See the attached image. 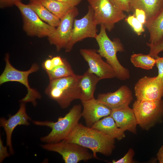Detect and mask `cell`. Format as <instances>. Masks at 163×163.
I'll use <instances>...</instances> for the list:
<instances>
[{"instance_id": "obj_1", "label": "cell", "mask_w": 163, "mask_h": 163, "mask_svg": "<svg viewBox=\"0 0 163 163\" xmlns=\"http://www.w3.org/2000/svg\"><path fill=\"white\" fill-rule=\"evenodd\" d=\"M115 139L97 129L79 123L65 139L88 149L92 152L94 158L98 159L97 153L106 156L110 155L115 148Z\"/></svg>"}, {"instance_id": "obj_2", "label": "cell", "mask_w": 163, "mask_h": 163, "mask_svg": "<svg viewBox=\"0 0 163 163\" xmlns=\"http://www.w3.org/2000/svg\"><path fill=\"white\" fill-rule=\"evenodd\" d=\"M82 110L81 105H75L64 117H59L56 122L33 121V123L36 125L47 126L51 129L47 135L40 138V141L45 143H50L65 139L79 123L82 117Z\"/></svg>"}, {"instance_id": "obj_3", "label": "cell", "mask_w": 163, "mask_h": 163, "mask_svg": "<svg viewBox=\"0 0 163 163\" xmlns=\"http://www.w3.org/2000/svg\"><path fill=\"white\" fill-rule=\"evenodd\" d=\"M99 46L97 52L113 68L116 74V77L121 80L129 78V70L123 66L117 58L118 52L124 51L123 45L120 40L118 38L111 40L108 36L106 29L104 25H100L99 34L94 38Z\"/></svg>"}, {"instance_id": "obj_4", "label": "cell", "mask_w": 163, "mask_h": 163, "mask_svg": "<svg viewBox=\"0 0 163 163\" xmlns=\"http://www.w3.org/2000/svg\"><path fill=\"white\" fill-rule=\"evenodd\" d=\"M81 75H74L50 81L45 92L62 109H66L73 101L80 100L79 82Z\"/></svg>"}, {"instance_id": "obj_5", "label": "cell", "mask_w": 163, "mask_h": 163, "mask_svg": "<svg viewBox=\"0 0 163 163\" xmlns=\"http://www.w3.org/2000/svg\"><path fill=\"white\" fill-rule=\"evenodd\" d=\"M5 60V66L4 69L0 76V85L9 82H17L24 85L27 90L26 96L20 101L21 103L31 102L33 106L37 104L36 100L41 98L40 93L35 89L31 88L29 85L28 77L29 75L38 71V65L34 63L30 69L27 71H20L15 69L10 63L9 55L6 54Z\"/></svg>"}, {"instance_id": "obj_6", "label": "cell", "mask_w": 163, "mask_h": 163, "mask_svg": "<svg viewBox=\"0 0 163 163\" xmlns=\"http://www.w3.org/2000/svg\"><path fill=\"white\" fill-rule=\"evenodd\" d=\"M133 110L137 125L148 130L163 120V100L155 101L136 100Z\"/></svg>"}, {"instance_id": "obj_7", "label": "cell", "mask_w": 163, "mask_h": 163, "mask_svg": "<svg viewBox=\"0 0 163 163\" xmlns=\"http://www.w3.org/2000/svg\"><path fill=\"white\" fill-rule=\"evenodd\" d=\"M94 12L97 25H104L110 32L115 24L127 17L124 11L118 8L111 0H87Z\"/></svg>"}, {"instance_id": "obj_8", "label": "cell", "mask_w": 163, "mask_h": 163, "mask_svg": "<svg viewBox=\"0 0 163 163\" xmlns=\"http://www.w3.org/2000/svg\"><path fill=\"white\" fill-rule=\"evenodd\" d=\"M15 5L21 14L23 29L27 35L39 38L48 37L55 31L56 27L43 21L28 4L20 2H16Z\"/></svg>"}, {"instance_id": "obj_9", "label": "cell", "mask_w": 163, "mask_h": 163, "mask_svg": "<svg viewBox=\"0 0 163 163\" xmlns=\"http://www.w3.org/2000/svg\"><path fill=\"white\" fill-rule=\"evenodd\" d=\"M43 149L57 152L60 155L65 163H77L94 158L93 154L87 148L77 144L63 141L41 145Z\"/></svg>"}, {"instance_id": "obj_10", "label": "cell", "mask_w": 163, "mask_h": 163, "mask_svg": "<svg viewBox=\"0 0 163 163\" xmlns=\"http://www.w3.org/2000/svg\"><path fill=\"white\" fill-rule=\"evenodd\" d=\"M97 25L94 11L89 5L86 14L81 19H75L71 37L65 48V52H70L76 43L85 38H95L97 34Z\"/></svg>"}, {"instance_id": "obj_11", "label": "cell", "mask_w": 163, "mask_h": 163, "mask_svg": "<svg viewBox=\"0 0 163 163\" xmlns=\"http://www.w3.org/2000/svg\"><path fill=\"white\" fill-rule=\"evenodd\" d=\"M134 90L136 100H160L163 97V82L157 76H144L135 84Z\"/></svg>"}, {"instance_id": "obj_12", "label": "cell", "mask_w": 163, "mask_h": 163, "mask_svg": "<svg viewBox=\"0 0 163 163\" xmlns=\"http://www.w3.org/2000/svg\"><path fill=\"white\" fill-rule=\"evenodd\" d=\"M78 14V8L75 7L60 20L54 32L48 37L50 43L56 46L57 51L66 46L71 37L74 20Z\"/></svg>"}, {"instance_id": "obj_13", "label": "cell", "mask_w": 163, "mask_h": 163, "mask_svg": "<svg viewBox=\"0 0 163 163\" xmlns=\"http://www.w3.org/2000/svg\"><path fill=\"white\" fill-rule=\"evenodd\" d=\"M80 53L89 66L88 70L98 76L101 80L116 77V74L112 67L93 49H81Z\"/></svg>"}, {"instance_id": "obj_14", "label": "cell", "mask_w": 163, "mask_h": 163, "mask_svg": "<svg viewBox=\"0 0 163 163\" xmlns=\"http://www.w3.org/2000/svg\"><path fill=\"white\" fill-rule=\"evenodd\" d=\"M31 118L26 112L25 103H21L18 111L14 115H10L8 118L4 117L0 119V126L5 130L6 136L7 146L11 155L14 153L12 144V135L15 128L18 126H29Z\"/></svg>"}, {"instance_id": "obj_15", "label": "cell", "mask_w": 163, "mask_h": 163, "mask_svg": "<svg viewBox=\"0 0 163 163\" xmlns=\"http://www.w3.org/2000/svg\"><path fill=\"white\" fill-rule=\"evenodd\" d=\"M97 99L112 110L129 105L133 96L129 88L123 85L114 92L99 94Z\"/></svg>"}, {"instance_id": "obj_16", "label": "cell", "mask_w": 163, "mask_h": 163, "mask_svg": "<svg viewBox=\"0 0 163 163\" xmlns=\"http://www.w3.org/2000/svg\"><path fill=\"white\" fill-rule=\"evenodd\" d=\"M81 102L83 106L82 117L88 127H91L101 118L110 115L111 109L95 98Z\"/></svg>"}, {"instance_id": "obj_17", "label": "cell", "mask_w": 163, "mask_h": 163, "mask_svg": "<svg viewBox=\"0 0 163 163\" xmlns=\"http://www.w3.org/2000/svg\"><path fill=\"white\" fill-rule=\"evenodd\" d=\"M110 115L118 127L125 131L136 133L137 125L136 119L133 109L129 105L112 109Z\"/></svg>"}, {"instance_id": "obj_18", "label": "cell", "mask_w": 163, "mask_h": 163, "mask_svg": "<svg viewBox=\"0 0 163 163\" xmlns=\"http://www.w3.org/2000/svg\"><path fill=\"white\" fill-rule=\"evenodd\" d=\"M130 12L137 8L145 13L146 21L156 16L163 9V0H129Z\"/></svg>"}, {"instance_id": "obj_19", "label": "cell", "mask_w": 163, "mask_h": 163, "mask_svg": "<svg viewBox=\"0 0 163 163\" xmlns=\"http://www.w3.org/2000/svg\"><path fill=\"white\" fill-rule=\"evenodd\" d=\"M101 80L95 74L87 70L81 75L79 82V86L81 93V101H85L94 97V94L96 85Z\"/></svg>"}, {"instance_id": "obj_20", "label": "cell", "mask_w": 163, "mask_h": 163, "mask_svg": "<svg viewBox=\"0 0 163 163\" xmlns=\"http://www.w3.org/2000/svg\"><path fill=\"white\" fill-rule=\"evenodd\" d=\"M101 131L118 140L125 137L124 130L118 127L113 118L110 115L103 117L91 127Z\"/></svg>"}, {"instance_id": "obj_21", "label": "cell", "mask_w": 163, "mask_h": 163, "mask_svg": "<svg viewBox=\"0 0 163 163\" xmlns=\"http://www.w3.org/2000/svg\"><path fill=\"white\" fill-rule=\"evenodd\" d=\"M150 34L149 42L157 44L163 40V9L153 18L147 21L144 25Z\"/></svg>"}, {"instance_id": "obj_22", "label": "cell", "mask_w": 163, "mask_h": 163, "mask_svg": "<svg viewBox=\"0 0 163 163\" xmlns=\"http://www.w3.org/2000/svg\"><path fill=\"white\" fill-rule=\"evenodd\" d=\"M28 4L43 21L55 27L59 24L60 20L50 12L41 0H29Z\"/></svg>"}, {"instance_id": "obj_23", "label": "cell", "mask_w": 163, "mask_h": 163, "mask_svg": "<svg viewBox=\"0 0 163 163\" xmlns=\"http://www.w3.org/2000/svg\"><path fill=\"white\" fill-rule=\"evenodd\" d=\"M43 4L60 20L75 7L56 0H41Z\"/></svg>"}, {"instance_id": "obj_24", "label": "cell", "mask_w": 163, "mask_h": 163, "mask_svg": "<svg viewBox=\"0 0 163 163\" xmlns=\"http://www.w3.org/2000/svg\"><path fill=\"white\" fill-rule=\"evenodd\" d=\"M130 59L135 67L147 70L152 69L156 63L155 58L149 54H133L131 55Z\"/></svg>"}, {"instance_id": "obj_25", "label": "cell", "mask_w": 163, "mask_h": 163, "mask_svg": "<svg viewBox=\"0 0 163 163\" xmlns=\"http://www.w3.org/2000/svg\"><path fill=\"white\" fill-rule=\"evenodd\" d=\"M50 81L70 76L75 74L70 64L65 59L64 63L46 72Z\"/></svg>"}, {"instance_id": "obj_26", "label": "cell", "mask_w": 163, "mask_h": 163, "mask_svg": "<svg viewBox=\"0 0 163 163\" xmlns=\"http://www.w3.org/2000/svg\"><path fill=\"white\" fill-rule=\"evenodd\" d=\"M125 21L138 35H141L145 31L144 25L137 20L133 14H129L125 19Z\"/></svg>"}, {"instance_id": "obj_27", "label": "cell", "mask_w": 163, "mask_h": 163, "mask_svg": "<svg viewBox=\"0 0 163 163\" xmlns=\"http://www.w3.org/2000/svg\"><path fill=\"white\" fill-rule=\"evenodd\" d=\"M146 44L149 48V54L155 58L158 56L159 53L163 51V40L157 44H153L149 43H147Z\"/></svg>"}, {"instance_id": "obj_28", "label": "cell", "mask_w": 163, "mask_h": 163, "mask_svg": "<svg viewBox=\"0 0 163 163\" xmlns=\"http://www.w3.org/2000/svg\"><path fill=\"white\" fill-rule=\"evenodd\" d=\"M135 155L134 150L129 149L126 154L122 158L117 160H113L112 163H132L133 162V158Z\"/></svg>"}, {"instance_id": "obj_29", "label": "cell", "mask_w": 163, "mask_h": 163, "mask_svg": "<svg viewBox=\"0 0 163 163\" xmlns=\"http://www.w3.org/2000/svg\"><path fill=\"white\" fill-rule=\"evenodd\" d=\"M119 9L127 13L130 12L129 0H111Z\"/></svg>"}, {"instance_id": "obj_30", "label": "cell", "mask_w": 163, "mask_h": 163, "mask_svg": "<svg viewBox=\"0 0 163 163\" xmlns=\"http://www.w3.org/2000/svg\"><path fill=\"white\" fill-rule=\"evenodd\" d=\"M133 13L137 20L145 25L146 22V16L145 11L142 9L137 8L135 10Z\"/></svg>"}, {"instance_id": "obj_31", "label": "cell", "mask_w": 163, "mask_h": 163, "mask_svg": "<svg viewBox=\"0 0 163 163\" xmlns=\"http://www.w3.org/2000/svg\"><path fill=\"white\" fill-rule=\"evenodd\" d=\"M156 65L158 69V73L157 77L163 82V57L158 56L155 58Z\"/></svg>"}, {"instance_id": "obj_32", "label": "cell", "mask_w": 163, "mask_h": 163, "mask_svg": "<svg viewBox=\"0 0 163 163\" xmlns=\"http://www.w3.org/2000/svg\"><path fill=\"white\" fill-rule=\"evenodd\" d=\"M7 146L3 145L2 138L0 137V163H2L6 158L10 156Z\"/></svg>"}, {"instance_id": "obj_33", "label": "cell", "mask_w": 163, "mask_h": 163, "mask_svg": "<svg viewBox=\"0 0 163 163\" xmlns=\"http://www.w3.org/2000/svg\"><path fill=\"white\" fill-rule=\"evenodd\" d=\"M22 0H0V8H3L11 7L15 5L18 2H20Z\"/></svg>"}, {"instance_id": "obj_34", "label": "cell", "mask_w": 163, "mask_h": 163, "mask_svg": "<svg viewBox=\"0 0 163 163\" xmlns=\"http://www.w3.org/2000/svg\"><path fill=\"white\" fill-rule=\"evenodd\" d=\"M64 60L65 59L62 58L60 56H57L52 57L51 60L53 68L56 66L63 64Z\"/></svg>"}, {"instance_id": "obj_35", "label": "cell", "mask_w": 163, "mask_h": 163, "mask_svg": "<svg viewBox=\"0 0 163 163\" xmlns=\"http://www.w3.org/2000/svg\"><path fill=\"white\" fill-rule=\"evenodd\" d=\"M61 2L72 6L76 7L82 2V0H56Z\"/></svg>"}, {"instance_id": "obj_36", "label": "cell", "mask_w": 163, "mask_h": 163, "mask_svg": "<svg viewBox=\"0 0 163 163\" xmlns=\"http://www.w3.org/2000/svg\"><path fill=\"white\" fill-rule=\"evenodd\" d=\"M157 158L159 163H163V145L160 148L157 153Z\"/></svg>"}]
</instances>
